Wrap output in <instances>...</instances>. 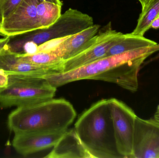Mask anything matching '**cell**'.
Listing matches in <instances>:
<instances>
[{
    "instance_id": "obj_1",
    "label": "cell",
    "mask_w": 159,
    "mask_h": 158,
    "mask_svg": "<svg viewBox=\"0 0 159 158\" xmlns=\"http://www.w3.org/2000/svg\"><path fill=\"white\" fill-rule=\"evenodd\" d=\"M159 51V44L123 53L105 57L73 70L43 77L56 88L81 80L112 83L131 92L139 88L141 66L150 56Z\"/></svg>"
},
{
    "instance_id": "obj_2",
    "label": "cell",
    "mask_w": 159,
    "mask_h": 158,
    "mask_svg": "<svg viewBox=\"0 0 159 158\" xmlns=\"http://www.w3.org/2000/svg\"><path fill=\"white\" fill-rule=\"evenodd\" d=\"M76 116L72 105L64 99L17 107L7 117V126L14 133L65 132Z\"/></svg>"
},
{
    "instance_id": "obj_3",
    "label": "cell",
    "mask_w": 159,
    "mask_h": 158,
    "mask_svg": "<svg viewBox=\"0 0 159 158\" xmlns=\"http://www.w3.org/2000/svg\"><path fill=\"white\" fill-rule=\"evenodd\" d=\"M74 129L92 158H122L116 146L108 99L100 100L84 111Z\"/></svg>"
},
{
    "instance_id": "obj_4",
    "label": "cell",
    "mask_w": 159,
    "mask_h": 158,
    "mask_svg": "<svg viewBox=\"0 0 159 158\" xmlns=\"http://www.w3.org/2000/svg\"><path fill=\"white\" fill-rule=\"evenodd\" d=\"M93 24L91 16L77 9L70 8L48 28L10 36L7 48L13 53L22 54L23 46L26 43H34L39 46L48 42L74 35Z\"/></svg>"
},
{
    "instance_id": "obj_5",
    "label": "cell",
    "mask_w": 159,
    "mask_h": 158,
    "mask_svg": "<svg viewBox=\"0 0 159 158\" xmlns=\"http://www.w3.org/2000/svg\"><path fill=\"white\" fill-rule=\"evenodd\" d=\"M8 87L0 89V108L39 104L54 98L57 88L44 78L8 73Z\"/></svg>"
},
{
    "instance_id": "obj_6",
    "label": "cell",
    "mask_w": 159,
    "mask_h": 158,
    "mask_svg": "<svg viewBox=\"0 0 159 158\" xmlns=\"http://www.w3.org/2000/svg\"><path fill=\"white\" fill-rule=\"evenodd\" d=\"M108 101L118 152L122 158H133L134 123L137 116L122 101L114 98Z\"/></svg>"
},
{
    "instance_id": "obj_7",
    "label": "cell",
    "mask_w": 159,
    "mask_h": 158,
    "mask_svg": "<svg viewBox=\"0 0 159 158\" xmlns=\"http://www.w3.org/2000/svg\"><path fill=\"white\" fill-rule=\"evenodd\" d=\"M124 33L112 29L111 22L97 33L96 41L88 49L63 62V72L73 70L105 57L111 46L120 41Z\"/></svg>"
},
{
    "instance_id": "obj_8",
    "label": "cell",
    "mask_w": 159,
    "mask_h": 158,
    "mask_svg": "<svg viewBox=\"0 0 159 158\" xmlns=\"http://www.w3.org/2000/svg\"><path fill=\"white\" fill-rule=\"evenodd\" d=\"M38 0H22L0 23V34L6 37L41 29L37 14Z\"/></svg>"
},
{
    "instance_id": "obj_9",
    "label": "cell",
    "mask_w": 159,
    "mask_h": 158,
    "mask_svg": "<svg viewBox=\"0 0 159 158\" xmlns=\"http://www.w3.org/2000/svg\"><path fill=\"white\" fill-rule=\"evenodd\" d=\"M133 152V158H159V126L151 118L136 117Z\"/></svg>"
},
{
    "instance_id": "obj_10",
    "label": "cell",
    "mask_w": 159,
    "mask_h": 158,
    "mask_svg": "<svg viewBox=\"0 0 159 158\" xmlns=\"http://www.w3.org/2000/svg\"><path fill=\"white\" fill-rule=\"evenodd\" d=\"M64 132H31L16 133L12 141V145L18 153L26 156L53 147Z\"/></svg>"
},
{
    "instance_id": "obj_11",
    "label": "cell",
    "mask_w": 159,
    "mask_h": 158,
    "mask_svg": "<svg viewBox=\"0 0 159 158\" xmlns=\"http://www.w3.org/2000/svg\"><path fill=\"white\" fill-rule=\"evenodd\" d=\"M100 27V25L93 24L76 34L66 37L52 50L64 61L70 59L95 43Z\"/></svg>"
},
{
    "instance_id": "obj_12",
    "label": "cell",
    "mask_w": 159,
    "mask_h": 158,
    "mask_svg": "<svg viewBox=\"0 0 159 158\" xmlns=\"http://www.w3.org/2000/svg\"><path fill=\"white\" fill-rule=\"evenodd\" d=\"M0 68L5 70L6 74L15 73L33 78H43L48 74L62 72L57 68L21 61L16 54L9 52L7 48L0 53Z\"/></svg>"
},
{
    "instance_id": "obj_13",
    "label": "cell",
    "mask_w": 159,
    "mask_h": 158,
    "mask_svg": "<svg viewBox=\"0 0 159 158\" xmlns=\"http://www.w3.org/2000/svg\"><path fill=\"white\" fill-rule=\"evenodd\" d=\"M47 158H92L75 129L67 130L53 147Z\"/></svg>"
},
{
    "instance_id": "obj_14",
    "label": "cell",
    "mask_w": 159,
    "mask_h": 158,
    "mask_svg": "<svg viewBox=\"0 0 159 158\" xmlns=\"http://www.w3.org/2000/svg\"><path fill=\"white\" fill-rule=\"evenodd\" d=\"M157 43L145 38L144 36H139L133 33H126L118 42L110 47L106 57L123 53L129 51L150 47L157 45Z\"/></svg>"
},
{
    "instance_id": "obj_15",
    "label": "cell",
    "mask_w": 159,
    "mask_h": 158,
    "mask_svg": "<svg viewBox=\"0 0 159 158\" xmlns=\"http://www.w3.org/2000/svg\"><path fill=\"white\" fill-rule=\"evenodd\" d=\"M20 60L38 66L57 68L63 72L64 60L53 50L39 52L31 55L16 54Z\"/></svg>"
},
{
    "instance_id": "obj_16",
    "label": "cell",
    "mask_w": 159,
    "mask_h": 158,
    "mask_svg": "<svg viewBox=\"0 0 159 158\" xmlns=\"http://www.w3.org/2000/svg\"><path fill=\"white\" fill-rule=\"evenodd\" d=\"M159 15V0H151L149 3L142 9L139 16L137 25L132 33L139 36H144L151 28V24Z\"/></svg>"
},
{
    "instance_id": "obj_17",
    "label": "cell",
    "mask_w": 159,
    "mask_h": 158,
    "mask_svg": "<svg viewBox=\"0 0 159 158\" xmlns=\"http://www.w3.org/2000/svg\"><path fill=\"white\" fill-rule=\"evenodd\" d=\"M62 6L48 2H40L37 6V14L41 29L48 28L61 15Z\"/></svg>"
},
{
    "instance_id": "obj_18",
    "label": "cell",
    "mask_w": 159,
    "mask_h": 158,
    "mask_svg": "<svg viewBox=\"0 0 159 158\" xmlns=\"http://www.w3.org/2000/svg\"><path fill=\"white\" fill-rule=\"evenodd\" d=\"M22 0H0V18L10 15L20 4Z\"/></svg>"
},
{
    "instance_id": "obj_19",
    "label": "cell",
    "mask_w": 159,
    "mask_h": 158,
    "mask_svg": "<svg viewBox=\"0 0 159 158\" xmlns=\"http://www.w3.org/2000/svg\"><path fill=\"white\" fill-rule=\"evenodd\" d=\"M8 75L5 72L0 74V89L7 88L8 87Z\"/></svg>"
},
{
    "instance_id": "obj_20",
    "label": "cell",
    "mask_w": 159,
    "mask_h": 158,
    "mask_svg": "<svg viewBox=\"0 0 159 158\" xmlns=\"http://www.w3.org/2000/svg\"><path fill=\"white\" fill-rule=\"evenodd\" d=\"M9 40V37L6 36L0 39V53L5 49L7 48V44Z\"/></svg>"
},
{
    "instance_id": "obj_21",
    "label": "cell",
    "mask_w": 159,
    "mask_h": 158,
    "mask_svg": "<svg viewBox=\"0 0 159 158\" xmlns=\"http://www.w3.org/2000/svg\"><path fill=\"white\" fill-rule=\"evenodd\" d=\"M151 118L159 126V105L157 107V109L154 116Z\"/></svg>"
},
{
    "instance_id": "obj_22",
    "label": "cell",
    "mask_w": 159,
    "mask_h": 158,
    "mask_svg": "<svg viewBox=\"0 0 159 158\" xmlns=\"http://www.w3.org/2000/svg\"><path fill=\"white\" fill-rule=\"evenodd\" d=\"M150 28L155 29L159 28V15L155 19V20L153 21L151 24Z\"/></svg>"
},
{
    "instance_id": "obj_23",
    "label": "cell",
    "mask_w": 159,
    "mask_h": 158,
    "mask_svg": "<svg viewBox=\"0 0 159 158\" xmlns=\"http://www.w3.org/2000/svg\"><path fill=\"white\" fill-rule=\"evenodd\" d=\"M38 1L40 2H48L60 5L62 6V5H63L62 2L61 0H38Z\"/></svg>"
},
{
    "instance_id": "obj_24",
    "label": "cell",
    "mask_w": 159,
    "mask_h": 158,
    "mask_svg": "<svg viewBox=\"0 0 159 158\" xmlns=\"http://www.w3.org/2000/svg\"><path fill=\"white\" fill-rule=\"evenodd\" d=\"M142 6V9H143L151 0H138Z\"/></svg>"
},
{
    "instance_id": "obj_25",
    "label": "cell",
    "mask_w": 159,
    "mask_h": 158,
    "mask_svg": "<svg viewBox=\"0 0 159 158\" xmlns=\"http://www.w3.org/2000/svg\"><path fill=\"white\" fill-rule=\"evenodd\" d=\"M5 72V70H4L3 69H2L0 68V74L1 73H4Z\"/></svg>"
},
{
    "instance_id": "obj_26",
    "label": "cell",
    "mask_w": 159,
    "mask_h": 158,
    "mask_svg": "<svg viewBox=\"0 0 159 158\" xmlns=\"http://www.w3.org/2000/svg\"><path fill=\"white\" fill-rule=\"evenodd\" d=\"M1 21H2V19H1V18H0V23H1Z\"/></svg>"
},
{
    "instance_id": "obj_27",
    "label": "cell",
    "mask_w": 159,
    "mask_h": 158,
    "mask_svg": "<svg viewBox=\"0 0 159 158\" xmlns=\"http://www.w3.org/2000/svg\"></svg>"
}]
</instances>
